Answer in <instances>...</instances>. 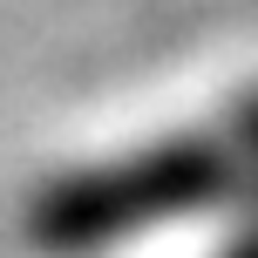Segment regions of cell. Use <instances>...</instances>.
Listing matches in <instances>:
<instances>
[{"instance_id": "obj_1", "label": "cell", "mask_w": 258, "mask_h": 258, "mask_svg": "<svg viewBox=\"0 0 258 258\" xmlns=\"http://www.w3.org/2000/svg\"><path fill=\"white\" fill-rule=\"evenodd\" d=\"M245 150H224V143H170V150H143L122 163L82 170L61 190H48V204L34 211V231L54 245H82V238H109L129 224H156L170 211L211 204L224 183L238 177Z\"/></svg>"}, {"instance_id": "obj_2", "label": "cell", "mask_w": 258, "mask_h": 258, "mask_svg": "<svg viewBox=\"0 0 258 258\" xmlns=\"http://www.w3.org/2000/svg\"><path fill=\"white\" fill-rule=\"evenodd\" d=\"M251 258H258V245H251Z\"/></svg>"}]
</instances>
